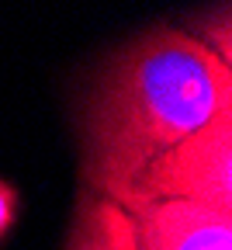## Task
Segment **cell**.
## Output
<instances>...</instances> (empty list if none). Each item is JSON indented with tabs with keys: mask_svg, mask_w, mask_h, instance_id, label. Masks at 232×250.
I'll return each instance as SVG.
<instances>
[{
	"mask_svg": "<svg viewBox=\"0 0 232 250\" xmlns=\"http://www.w3.org/2000/svg\"><path fill=\"white\" fill-rule=\"evenodd\" d=\"M62 250H135L128 212L111 198L80 188Z\"/></svg>",
	"mask_w": 232,
	"mask_h": 250,
	"instance_id": "obj_4",
	"label": "cell"
},
{
	"mask_svg": "<svg viewBox=\"0 0 232 250\" xmlns=\"http://www.w3.org/2000/svg\"><path fill=\"white\" fill-rule=\"evenodd\" d=\"M159 202L212 205L232 212V115H218L163 149L139 170L125 195L115 198V205L125 212Z\"/></svg>",
	"mask_w": 232,
	"mask_h": 250,
	"instance_id": "obj_2",
	"label": "cell"
},
{
	"mask_svg": "<svg viewBox=\"0 0 232 250\" xmlns=\"http://www.w3.org/2000/svg\"><path fill=\"white\" fill-rule=\"evenodd\" d=\"M218 115H232V70L184 28L149 24L101 56L77 87L80 188L121 198L149 160Z\"/></svg>",
	"mask_w": 232,
	"mask_h": 250,
	"instance_id": "obj_1",
	"label": "cell"
},
{
	"mask_svg": "<svg viewBox=\"0 0 232 250\" xmlns=\"http://www.w3.org/2000/svg\"><path fill=\"white\" fill-rule=\"evenodd\" d=\"M184 31L205 52H212L225 70H232V18H229V4H218L215 11L208 7L205 14H194L184 24Z\"/></svg>",
	"mask_w": 232,
	"mask_h": 250,
	"instance_id": "obj_5",
	"label": "cell"
},
{
	"mask_svg": "<svg viewBox=\"0 0 232 250\" xmlns=\"http://www.w3.org/2000/svg\"><path fill=\"white\" fill-rule=\"evenodd\" d=\"M18 219H21V195H18V188L11 181L0 177V243L11 236Z\"/></svg>",
	"mask_w": 232,
	"mask_h": 250,
	"instance_id": "obj_6",
	"label": "cell"
},
{
	"mask_svg": "<svg viewBox=\"0 0 232 250\" xmlns=\"http://www.w3.org/2000/svg\"><path fill=\"white\" fill-rule=\"evenodd\" d=\"M135 250H232V212L212 205L159 202L132 208Z\"/></svg>",
	"mask_w": 232,
	"mask_h": 250,
	"instance_id": "obj_3",
	"label": "cell"
}]
</instances>
